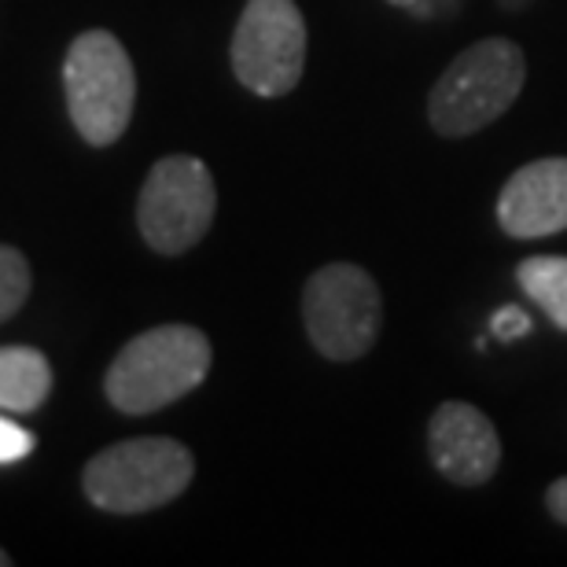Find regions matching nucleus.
<instances>
[{
  "label": "nucleus",
  "mask_w": 567,
  "mask_h": 567,
  "mask_svg": "<svg viewBox=\"0 0 567 567\" xmlns=\"http://www.w3.org/2000/svg\"><path fill=\"white\" fill-rule=\"evenodd\" d=\"M210 358V339L199 328L158 324L118 350L107 369L104 391L118 413H158L207 380Z\"/></svg>",
  "instance_id": "1"
},
{
  "label": "nucleus",
  "mask_w": 567,
  "mask_h": 567,
  "mask_svg": "<svg viewBox=\"0 0 567 567\" xmlns=\"http://www.w3.org/2000/svg\"><path fill=\"white\" fill-rule=\"evenodd\" d=\"M527 82V60L516 41L483 38L439 74L427 96V122L439 137H472L516 104Z\"/></svg>",
  "instance_id": "2"
},
{
  "label": "nucleus",
  "mask_w": 567,
  "mask_h": 567,
  "mask_svg": "<svg viewBox=\"0 0 567 567\" xmlns=\"http://www.w3.org/2000/svg\"><path fill=\"white\" fill-rule=\"evenodd\" d=\"M196 461L177 439H126L85 464V494L104 513H152L185 494Z\"/></svg>",
  "instance_id": "3"
},
{
  "label": "nucleus",
  "mask_w": 567,
  "mask_h": 567,
  "mask_svg": "<svg viewBox=\"0 0 567 567\" xmlns=\"http://www.w3.org/2000/svg\"><path fill=\"white\" fill-rule=\"evenodd\" d=\"M63 89L82 141L107 147L126 133L137 104V74L115 33L85 30L74 38L63 63Z\"/></svg>",
  "instance_id": "4"
},
{
  "label": "nucleus",
  "mask_w": 567,
  "mask_h": 567,
  "mask_svg": "<svg viewBox=\"0 0 567 567\" xmlns=\"http://www.w3.org/2000/svg\"><path fill=\"white\" fill-rule=\"evenodd\" d=\"M302 321L317 354L328 361H354L377 347L383 324L380 288L365 269L354 262L321 266L306 280Z\"/></svg>",
  "instance_id": "5"
},
{
  "label": "nucleus",
  "mask_w": 567,
  "mask_h": 567,
  "mask_svg": "<svg viewBox=\"0 0 567 567\" xmlns=\"http://www.w3.org/2000/svg\"><path fill=\"white\" fill-rule=\"evenodd\" d=\"M218 192L210 169L192 155H166L147 174L137 203V225L158 255H185L207 236Z\"/></svg>",
  "instance_id": "6"
},
{
  "label": "nucleus",
  "mask_w": 567,
  "mask_h": 567,
  "mask_svg": "<svg viewBox=\"0 0 567 567\" xmlns=\"http://www.w3.org/2000/svg\"><path fill=\"white\" fill-rule=\"evenodd\" d=\"M306 19L295 0H247L233 33L236 82L258 96H284L302 82Z\"/></svg>",
  "instance_id": "7"
},
{
  "label": "nucleus",
  "mask_w": 567,
  "mask_h": 567,
  "mask_svg": "<svg viewBox=\"0 0 567 567\" xmlns=\"http://www.w3.org/2000/svg\"><path fill=\"white\" fill-rule=\"evenodd\" d=\"M427 453L439 475L457 486H483L502 464V439L491 416L468 402H442L427 424Z\"/></svg>",
  "instance_id": "8"
},
{
  "label": "nucleus",
  "mask_w": 567,
  "mask_h": 567,
  "mask_svg": "<svg viewBox=\"0 0 567 567\" xmlns=\"http://www.w3.org/2000/svg\"><path fill=\"white\" fill-rule=\"evenodd\" d=\"M497 225L513 240H538L567 229V158L519 166L497 196Z\"/></svg>",
  "instance_id": "9"
},
{
  "label": "nucleus",
  "mask_w": 567,
  "mask_h": 567,
  "mask_svg": "<svg viewBox=\"0 0 567 567\" xmlns=\"http://www.w3.org/2000/svg\"><path fill=\"white\" fill-rule=\"evenodd\" d=\"M52 394V365L33 347H0V413H33Z\"/></svg>",
  "instance_id": "10"
},
{
  "label": "nucleus",
  "mask_w": 567,
  "mask_h": 567,
  "mask_svg": "<svg viewBox=\"0 0 567 567\" xmlns=\"http://www.w3.org/2000/svg\"><path fill=\"white\" fill-rule=\"evenodd\" d=\"M516 284L535 299L553 324L567 332V258L535 255L516 266Z\"/></svg>",
  "instance_id": "11"
},
{
  "label": "nucleus",
  "mask_w": 567,
  "mask_h": 567,
  "mask_svg": "<svg viewBox=\"0 0 567 567\" xmlns=\"http://www.w3.org/2000/svg\"><path fill=\"white\" fill-rule=\"evenodd\" d=\"M27 295H30V262L16 247L0 244V321H8L27 302Z\"/></svg>",
  "instance_id": "12"
},
{
  "label": "nucleus",
  "mask_w": 567,
  "mask_h": 567,
  "mask_svg": "<svg viewBox=\"0 0 567 567\" xmlns=\"http://www.w3.org/2000/svg\"><path fill=\"white\" fill-rule=\"evenodd\" d=\"M33 435L30 431H22L19 424H11L8 416H0V464H16L22 457H30L33 453Z\"/></svg>",
  "instance_id": "13"
},
{
  "label": "nucleus",
  "mask_w": 567,
  "mask_h": 567,
  "mask_svg": "<svg viewBox=\"0 0 567 567\" xmlns=\"http://www.w3.org/2000/svg\"><path fill=\"white\" fill-rule=\"evenodd\" d=\"M491 332L497 339H505V343H513V339H524L530 332V317L519 306H505V310H497L491 317Z\"/></svg>",
  "instance_id": "14"
},
{
  "label": "nucleus",
  "mask_w": 567,
  "mask_h": 567,
  "mask_svg": "<svg viewBox=\"0 0 567 567\" xmlns=\"http://www.w3.org/2000/svg\"><path fill=\"white\" fill-rule=\"evenodd\" d=\"M546 508H549V516L557 519V524L567 527V475L546 491Z\"/></svg>",
  "instance_id": "15"
},
{
  "label": "nucleus",
  "mask_w": 567,
  "mask_h": 567,
  "mask_svg": "<svg viewBox=\"0 0 567 567\" xmlns=\"http://www.w3.org/2000/svg\"><path fill=\"white\" fill-rule=\"evenodd\" d=\"M461 8V0H416L410 8L416 19H439V16H453Z\"/></svg>",
  "instance_id": "16"
},
{
  "label": "nucleus",
  "mask_w": 567,
  "mask_h": 567,
  "mask_svg": "<svg viewBox=\"0 0 567 567\" xmlns=\"http://www.w3.org/2000/svg\"><path fill=\"white\" fill-rule=\"evenodd\" d=\"M388 4H394V8H405V11H410V8L416 4V0H388Z\"/></svg>",
  "instance_id": "17"
},
{
  "label": "nucleus",
  "mask_w": 567,
  "mask_h": 567,
  "mask_svg": "<svg viewBox=\"0 0 567 567\" xmlns=\"http://www.w3.org/2000/svg\"><path fill=\"white\" fill-rule=\"evenodd\" d=\"M527 0H502V8H524Z\"/></svg>",
  "instance_id": "18"
},
{
  "label": "nucleus",
  "mask_w": 567,
  "mask_h": 567,
  "mask_svg": "<svg viewBox=\"0 0 567 567\" xmlns=\"http://www.w3.org/2000/svg\"><path fill=\"white\" fill-rule=\"evenodd\" d=\"M8 564H11V557H8L4 549H0V567H8Z\"/></svg>",
  "instance_id": "19"
}]
</instances>
